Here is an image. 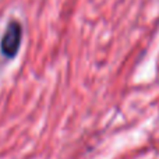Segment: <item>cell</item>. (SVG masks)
I'll list each match as a JSON object with an SVG mask.
<instances>
[{"label":"cell","instance_id":"cell-1","mask_svg":"<svg viewBox=\"0 0 159 159\" xmlns=\"http://www.w3.org/2000/svg\"><path fill=\"white\" fill-rule=\"evenodd\" d=\"M22 41V25L16 20H11L0 41V52L4 57L14 59L17 56Z\"/></svg>","mask_w":159,"mask_h":159}]
</instances>
